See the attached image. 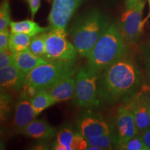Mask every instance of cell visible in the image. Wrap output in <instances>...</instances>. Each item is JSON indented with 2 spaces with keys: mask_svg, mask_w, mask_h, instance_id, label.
<instances>
[{
  "mask_svg": "<svg viewBox=\"0 0 150 150\" xmlns=\"http://www.w3.org/2000/svg\"><path fill=\"white\" fill-rule=\"evenodd\" d=\"M84 0H53L48 17L50 29H66L69 21Z\"/></svg>",
  "mask_w": 150,
  "mask_h": 150,
  "instance_id": "obj_10",
  "label": "cell"
},
{
  "mask_svg": "<svg viewBox=\"0 0 150 150\" xmlns=\"http://www.w3.org/2000/svg\"><path fill=\"white\" fill-rule=\"evenodd\" d=\"M88 145L95 146L100 148L102 150L117 149V138L115 132L101 135L99 136L86 138Z\"/></svg>",
  "mask_w": 150,
  "mask_h": 150,
  "instance_id": "obj_19",
  "label": "cell"
},
{
  "mask_svg": "<svg viewBox=\"0 0 150 150\" xmlns=\"http://www.w3.org/2000/svg\"><path fill=\"white\" fill-rule=\"evenodd\" d=\"M11 22L10 5L8 0H4L0 7V31L8 29Z\"/></svg>",
  "mask_w": 150,
  "mask_h": 150,
  "instance_id": "obj_24",
  "label": "cell"
},
{
  "mask_svg": "<svg viewBox=\"0 0 150 150\" xmlns=\"http://www.w3.org/2000/svg\"><path fill=\"white\" fill-rule=\"evenodd\" d=\"M45 59L35 56L28 50L13 53V64L20 70L28 74L39 65L47 63Z\"/></svg>",
  "mask_w": 150,
  "mask_h": 150,
  "instance_id": "obj_16",
  "label": "cell"
},
{
  "mask_svg": "<svg viewBox=\"0 0 150 150\" xmlns=\"http://www.w3.org/2000/svg\"><path fill=\"white\" fill-rule=\"evenodd\" d=\"M142 92H143V93L145 94L146 97H147L150 102V86H149V88L146 89L145 91H142Z\"/></svg>",
  "mask_w": 150,
  "mask_h": 150,
  "instance_id": "obj_32",
  "label": "cell"
},
{
  "mask_svg": "<svg viewBox=\"0 0 150 150\" xmlns=\"http://www.w3.org/2000/svg\"><path fill=\"white\" fill-rule=\"evenodd\" d=\"M78 52L74 44L67 38L64 29H50L47 33L45 54L44 59L51 61H73Z\"/></svg>",
  "mask_w": 150,
  "mask_h": 150,
  "instance_id": "obj_6",
  "label": "cell"
},
{
  "mask_svg": "<svg viewBox=\"0 0 150 150\" xmlns=\"http://www.w3.org/2000/svg\"><path fill=\"white\" fill-rule=\"evenodd\" d=\"M11 32L12 33H23L29 35L31 38L41 33L45 32L48 28L42 27L33 22V20H23L20 22H11Z\"/></svg>",
  "mask_w": 150,
  "mask_h": 150,
  "instance_id": "obj_18",
  "label": "cell"
},
{
  "mask_svg": "<svg viewBox=\"0 0 150 150\" xmlns=\"http://www.w3.org/2000/svg\"><path fill=\"white\" fill-rule=\"evenodd\" d=\"M27 74L13 64L0 69L1 91L6 90H21L23 88Z\"/></svg>",
  "mask_w": 150,
  "mask_h": 150,
  "instance_id": "obj_14",
  "label": "cell"
},
{
  "mask_svg": "<svg viewBox=\"0 0 150 150\" xmlns=\"http://www.w3.org/2000/svg\"><path fill=\"white\" fill-rule=\"evenodd\" d=\"M38 115L43 110L55 104L57 102L46 90H40L33 98L30 99Z\"/></svg>",
  "mask_w": 150,
  "mask_h": 150,
  "instance_id": "obj_20",
  "label": "cell"
},
{
  "mask_svg": "<svg viewBox=\"0 0 150 150\" xmlns=\"http://www.w3.org/2000/svg\"><path fill=\"white\" fill-rule=\"evenodd\" d=\"M87 140L78 131H74L71 127H64L56 135V140L53 149L56 150L86 149Z\"/></svg>",
  "mask_w": 150,
  "mask_h": 150,
  "instance_id": "obj_12",
  "label": "cell"
},
{
  "mask_svg": "<svg viewBox=\"0 0 150 150\" xmlns=\"http://www.w3.org/2000/svg\"><path fill=\"white\" fill-rule=\"evenodd\" d=\"M109 25L108 17L98 10L78 19L70 30L71 39L78 54L87 57Z\"/></svg>",
  "mask_w": 150,
  "mask_h": 150,
  "instance_id": "obj_3",
  "label": "cell"
},
{
  "mask_svg": "<svg viewBox=\"0 0 150 150\" xmlns=\"http://www.w3.org/2000/svg\"><path fill=\"white\" fill-rule=\"evenodd\" d=\"M118 149L123 150H149L142 139L141 135L137 134L120 146Z\"/></svg>",
  "mask_w": 150,
  "mask_h": 150,
  "instance_id": "obj_23",
  "label": "cell"
},
{
  "mask_svg": "<svg viewBox=\"0 0 150 150\" xmlns=\"http://www.w3.org/2000/svg\"><path fill=\"white\" fill-rule=\"evenodd\" d=\"M31 37L23 33H12L9 36L8 48L13 53L29 49Z\"/></svg>",
  "mask_w": 150,
  "mask_h": 150,
  "instance_id": "obj_21",
  "label": "cell"
},
{
  "mask_svg": "<svg viewBox=\"0 0 150 150\" xmlns=\"http://www.w3.org/2000/svg\"><path fill=\"white\" fill-rule=\"evenodd\" d=\"M37 115L29 99L20 97V99L15 106L13 121L15 129L21 133L22 129L35 120Z\"/></svg>",
  "mask_w": 150,
  "mask_h": 150,
  "instance_id": "obj_13",
  "label": "cell"
},
{
  "mask_svg": "<svg viewBox=\"0 0 150 150\" xmlns=\"http://www.w3.org/2000/svg\"><path fill=\"white\" fill-rule=\"evenodd\" d=\"M9 36H10V33H9L8 29L0 31V51L8 49Z\"/></svg>",
  "mask_w": 150,
  "mask_h": 150,
  "instance_id": "obj_28",
  "label": "cell"
},
{
  "mask_svg": "<svg viewBox=\"0 0 150 150\" xmlns=\"http://www.w3.org/2000/svg\"><path fill=\"white\" fill-rule=\"evenodd\" d=\"M131 105L139 134L150 127V102L143 92L136 93L127 99Z\"/></svg>",
  "mask_w": 150,
  "mask_h": 150,
  "instance_id": "obj_11",
  "label": "cell"
},
{
  "mask_svg": "<svg viewBox=\"0 0 150 150\" xmlns=\"http://www.w3.org/2000/svg\"><path fill=\"white\" fill-rule=\"evenodd\" d=\"M149 17H150V0H149Z\"/></svg>",
  "mask_w": 150,
  "mask_h": 150,
  "instance_id": "obj_33",
  "label": "cell"
},
{
  "mask_svg": "<svg viewBox=\"0 0 150 150\" xmlns=\"http://www.w3.org/2000/svg\"><path fill=\"white\" fill-rule=\"evenodd\" d=\"M140 135H141L142 139H143L146 145L147 146V147L150 150V127L144 132H142V134H140Z\"/></svg>",
  "mask_w": 150,
  "mask_h": 150,
  "instance_id": "obj_30",
  "label": "cell"
},
{
  "mask_svg": "<svg viewBox=\"0 0 150 150\" xmlns=\"http://www.w3.org/2000/svg\"><path fill=\"white\" fill-rule=\"evenodd\" d=\"M1 119L5 117L6 113L8 112V110L10 109L9 105H10V98L8 95L6 94L4 92L1 91Z\"/></svg>",
  "mask_w": 150,
  "mask_h": 150,
  "instance_id": "obj_27",
  "label": "cell"
},
{
  "mask_svg": "<svg viewBox=\"0 0 150 150\" xmlns=\"http://www.w3.org/2000/svg\"><path fill=\"white\" fill-rule=\"evenodd\" d=\"M13 52H11L9 48L8 50L0 51V69L13 64Z\"/></svg>",
  "mask_w": 150,
  "mask_h": 150,
  "instance_id": "obj_26",
  "label": "cell"
},
{
  "mask_svg": "<svg viewBox=\"0 0 150 150\" xmlns=\"http://www.w3.org/2000/svg\"><path fill=\"white\" fill-rule=\"evenodd\" d=\"M145 0H125V8H129L131 7L135 6L138 4L144 1Z\"/></svg>",
  "mask_w": 150,
  "mask_h": 150,
  "instance_id": "obj_31",
  "label": "cell"
},
{
  "mask_svg": "<svg viewBox=\"0 0 150 150\" xmlns=\"http://www.w3.org/2000/svg\"><path fill=\"white\" fill-rule=\"evenodd\" d=\"M142 79L139 66L125 54L99 73L97 92L100 103L111 105L127 100L139 90Z\"/></svg>",
  "mask_w": 150,
  "mask_h": 150,
  "instance_id": "obj_1",
  "label": "cell"
},
{
  "mask_svg": "<svg viewBox=\"0 0 150 150\" xmlns=\"http://www.w3.org/2000/svg\"><path fill=\"white\" fill-rule=\"evenodd\" d=\"M114 129L117 138V149L127 140L139 134L134 116L129 101L118 108L114 123Z\"/></svg>",
  "mask_w": 150,
  "mask_h": 150,
  "instance_id": "obj_8",
  "label": "cell"
},
{
  "mask_svg": "<svg viewBox=\"0 0 150 150\" xmlns=\"http://www.w3.org/2000/svg\"><path fill=\"white\" fill-rule=\"evenodd\" d=\"M47 33L43 32L31 38L29 47L30 52L35 56L44 59L45 54Z\"/></svg>",
  "mask_w": 150,
  "mask_h": 150,
  "instance_id": "obj_22",
  "label": "cell"
},
{
  "mask_svg": "<svg viewBox=\"0 0 150 150\" xmlns=\"http://www.w3.org/2000/svg\"><path fill=\"white\" fill-rule=\"evenodd\" d=\"M99 74L88 66L81 67L75 74L74 99L79 106L91 108L100 104L97 92Z\"/></svg>",
  "mask_w": 150,
  "mask_h": 150,
  "instance_id": "obj_5",
  "label": "cell"
},
{
  "mask_svg": "<svg viewBox=\"0 0 150 150\" xmlns=\"http://www.w3.org/2000/svg\"><path fill=\"white\" fill-rule=\"evenodd\" d=\"M127 44L120 24H110L87 56V66L99 74L126 54Z\"/></svg>",
  "mask_w": 150,
  "mask_h": 150,
  "instance_id": "obj_2",
  "label": "cell"
},
{
  "mask_svg": "<svg viewBox=\"0 0 150 150\" xmlns=\"http://www.w3.org/2000/svg\"><path fill=\"white\" fill-rule=\"evenodd\" d=\"M145 1L127 8L121 17L120 26L127 44H135L139 40L145 21H142V11Z\"/></svg>",
  "mask_w": 150,
  "mask_h": 150,
  "instance_id": "obj_7",
  "label": "cell"
},
{
  "mask_svg": "<svg viewBox=\"0 0 150 150\" xmlns=\"http://www.w3.org/2000/svg\"><path fill=\"white\" fill-rule=\"evenodd\" d=\"M27 1L29 4L31 16L33 18L40 6V0H27Z\"/></svg>",
  "mask_w": 150,
  "mask_h": 150,
  "instance_id": "obj_29",
  "label": "cell"
},
{
  "mask_svg": "<svg viewBox=\"0 0 150 150\" xmlns=\"http://www.w3.org/2000/svg\"><path fill=\"white\" fill-rule=\"evenodd\" d=\"M76 131L85 138L99 136L115 131L114 125L108 122L102 116L86 112L79 116L76 122Z\"/></svg>",
  "mask_w": 150,
  "mask_h": 150,
  "instance_id": "obj_9",
  "label": "cell"
},
{
  "mask_svg": "<svg viewBox=\"0 0 150 150\" xmlns=\"http://www.w3.org/2000/svg\"><path fill=\"white\" fill-rule=\"evenodd\" d=\"M78 70L75 60L48 61L36 67L27 75L24 87L32 86L40 91H48L65 79L74 76Z\"/></svg>",
  "mask_w": 150,
  "mask_h": 150,
  "instance_id": "obj_4",
  "label": "cell"
},
{
  "mask_svg": "<svg viewBox=\"0 0 150 150\" xmlns=\"http://www.w3.org/2000/svg\"><path fill=\"white\" fill-rule=\"evenodd\" d=\"M75 83L74 75L61 81L47 91L57 102L67 101L74 97Z\"/></svg>",
  "mask_w": 150,
  "mask_h": 150,
  "instance_id": "obj_17",
  "label": "cell"
},
{
  "mask_svg": "<svg viewBox=\"0 0 150 150\" xmlns=\"http://www.w3.org/2000/svg\"><path fill=\"white\" fill-rule=\"evenodd\" d=\"M21 134L34 139L49 140L55 136L56 129L45 120L35 119L22 129Z\"/></svg>",
  "mask_w": 150,
  "mask_h": 150,
  "instance_id": "obj_15",
  "label": "cell"
},
{
  "mask_svg": "<svg viewBox=\"0 0 150 150\" xmlns=\"http://www.w3.org/2000/svg\"><path fill=\"white\" fill-rule=\"evenodd\" d=\"M142 53L146 78L148 85L150 86V42L142 47Z\"/></svg>",
  "mask_w": 150,
  "mask_h": 150,
  "instance_id": "obj_25",
  "label": "cell"
}]
</instances>
